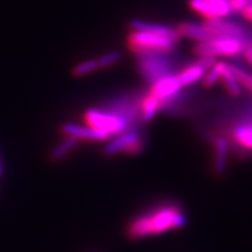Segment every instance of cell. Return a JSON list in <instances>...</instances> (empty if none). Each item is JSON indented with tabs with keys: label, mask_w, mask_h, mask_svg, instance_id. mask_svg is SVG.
Segmentation results:
<instances>
[{
	"label": "cell",
	"mask_w": 252,
	"mask_h": 252,
	"mask_svg": "<svg viewBox=\"0 0 252 252\" xmlns=\"http://www.w3.org/2000/svg\"><path fill=\"white\" fill-rule=\"evenodd\" d=\"M131 27L134 31H144V32H150V33L157 34V35H161L165 37H168L173 41H178L180 37L179 32L174 30V28L165 26V25L160 24H154V23H147V21L139 20V19H134L131 21Z\"/></svg>",
	"instance_id": "obj_11"
},
{
	"label": "cell",
	"mask_w": 252,
	"mask_h": 252,
	"mask_svg": "<svg viewBox=\"0 0 252 252\" xmlns=\"http://www.w3.org/2000/svg\"><path fill=\"white\" fill-rule=\"evenodd\" d=\"M229 69L231 71V74L237 78V81L241 84L249 89L250 91H252V75L248 74L247 71H244L243 69L236 67V65H230L229 64Z\"/></svg>",
	"instance_id": "obj_22"
},
{
	"label": "cell",
	"mask_w": 252,
	"mask_h": 252,
	"mask_svg": "<svg viewBox=\"0 0 252 252\" xmlns=\"http://www.w3.org/2000/svg\"><path fill=\"white\" fill-rule=\"evenodd\" d=\"M244 49L243 40L226 36H213L212 39L198 42L195 46V54L200 58L215 56H236Z\"/></svg>",
	"instance_id": "obj_2"
},
{
	"label": "cell",
	"mask_w": 252,
	"mask_h": 252,
	"mask_svg": "<svg viewBox=\"0 0 252 252\" xmlns=\"http://www.w3.org/2000/svg\"><path fill=\"white\" fill-rule=\"evenodd\" d=\"M77 144H78V140L75 139V138H71V137L64 138L61 143L56 145L54 149L52 150V152L49 154L50 160H53V161H59V160H61L62 158L67 156L68 153H70L71 151L77 146Z\"/></svg>",
	"instance_id": "obj_16"
},
{
	"label": "cell",
	"mask_w": 252,
	"mask_h": 252,
	"mask_svg": "<svg viewBox=\"0 0 252 252\" xmlns=\"http://www.w3.org/2000/svg\"><path fill=\"white\" fill-rule=\"evenodd\" d=\"M226 158H228V143L224 138L217 137L215 139V161H214V171L217 175H222L224 173Z\"/></svg>",
	"instance_id": "obj_13"
},
{
	"label": "cell",
	"mask_w": 252,
	"mask_h": 252,
	"mask_svg": "<svg viewBox=\"0 0 252 252\" xmlns=\"http://www.w3.org/2000/svg\"><path fill=\"white\" fill-rule=\"evenodd\" d=\"M84 119L88 126L111 135L123 133L127 128V121L119 115L112 112L89 109L84 113Z\"/></svg>",
	"instance_id": "obj_4"
},
{
	"label": "cell",
	"mask_w": 252,
	"mask_h": 252,
	"mask_svg": "<svg viewBox=\"0 0 252 252\" xmlns=\"http://www.w3.org/2000/svg\"><path fill=\"white\" fill-rule=\"evenodd\" d=\"M182 86L179 81L178 75H168V76L154 82L152 84V89H151V94H154L161 102H165V100L178 94Z\"/></svg>",
	"instance_id": "obj_10"
},
{
	"label": "cell",
	"mask_w": 252,
	"mask_h": 252,
	"mask_svg": "<svg viewBox=\"0 0 252 252\" xmlns=\"http://www.w3.org/2000/svg\"><path fill=\"white\" fill-rule=\"evenodd\" d=\"M141 143L139 139V133L137 131H127L122 133L119 137L110 141L104 149V153L108 156L119 153L127 152L131 154H135L140 152Z\"/></svg>",
	"instance_id": "obj_6"
},
{
	"label": "cell",
	"mask_w": 252,
	"mask_h": 252,
	"mask_svg": "<svg viewBox=\"0 0 252 252\" xmlns=\"http://www.w3.org/2000/svg\"><path fill=\"white\" fill-rule=\"evenodd\" d=\"M186 216L178 207H163L134 220L128 228V235L132 238H141L161 234L167 230L181 228L186 224Z\"/></svg>",
	"instance_id": "obj_1"
},
{
	"label": "cell",
	"mask_w": 252,
	"mask_h": 252,
	"mask_svg": "<svg viewBox=\"0 0 252 252\" xmlns=\"http://www.w3.org/2000/svg\"><path fill=\"white\" fill-rule=\"evenodd\" d=\"M245 58H247L249 63L252 65V47H249V48L245 49Z\"/></svg>",
	"instance_id": "obj_26"
},
{
	"label": "cell",
	"mask_w": 252,
	"mask_h": 252,
	"mask_svg": "<svg viewBox=\"0 0 252 252\" xmlns=\"http://www.w3.org/2000/svg\"><path fill=\"white\" fill-rule=\"evenodd\" d=\"M190 7L198 14L202 15L203 18H206L207 20L217 19L215 12L207 0H190Z\"/></svg>",
	"instance_id": "obj_19"
},
{
	"label": "cell",
	"mask_w": 252,
	"mask_h": 252,
	"mask_svg": "<svg viewBox=\"0 0 252 252\" xmlns=\"http://www.w3.org/2000/svg\"><path fill=\"white\" fill-rule=\"evenodd\" d=\"M234 139L245 150H252V123L237 126L234 131Z\"/></svg>",
	"instance_id": "obj_15"
},
{
	"label": "cell",
	"mask_w": 252,
	"mask_h": 252,
	"mask_svg": "<svg viewBox=\"0 0 252 252\" xmlns=\"http://www.w3.org/2000/svg\"><path fill=\"white\" fill-rule=\"evenodd\" d=\"M207 1L213 7L217 19L228 17L232 12L231 7H230L229 0H207Z\"/></svg>",
	"instance_id": "obj_21"
},
{
	"label": "cell",
	"mask_w": 252,
	"mask_h": 252,
	"mask_svg": "<svg viewBox=\"0 0 252 252\" xmlns=\"http://www.w3.org/2000/svg\"><path fill=\"white\" fill-rule=\"evenodd\" d=\"M122 59V53L118 50H112V52L105 53L100 58L97 60L99 67H109V65L115 64L119 60Z\"/></svg>",
	"instance_id": "obj_23"
},
{
	"label": "cell",
	"mask_w": 252,
	"mask_h": 252,
	"mask_svg": "<svg viewBox=\"0 0 252 252\" xmlns=\"http://www.w3.org/2000/svg\"><path fill=\"white\" fill-rule=\"evenodd\" d=\"M176 31L179 32L180 36H187L189 39L196 40L198 42H203L212 39V35L204 28L203 25H198L194 23H184L180 26L176 28Z\"/></svg>",
	"instance_id": "obj_12"
},
{
	"label": "cell",
	"mask_w": 252,
	"mask_h": 252,
	"mask_svg": "<svg viewBox=\"0 0 252 252\" xmlns=\"http://www.w3.org/2000/svg\"><path fill=\"white\" fill-rule=\"evenodd\" d=\"M216 63L215 58H201L200 61H197L194 64L189 65L185 68L180 74L178 75L179 81H180L181 86H190L195 82L203 78L204 74L208 69H210Z\"/></svg>",
	"instance_id": "obj_8"
},
{
	"label": "cell",
	"mask_w": 252,
	"mask_h": 252,
	"mask_svg": "<svg viewBox=\"0 0 252 252\" xmlns=\"http://www.w3.org/2000/svg\"><path fill=\"white\" fill-rule=\"evenodd\" d=\"M162 105V102L159 98H157L156 96L152 94H149L146 97L143 99L140 106V113L141 118L145 122H150L154 118V116L157 115L158 110L160 109V106Z\"/></svg>",
	"instance_id": "obj_14"
},
{
	"label": "cell",
	"mask_w": 252,
	"mask_h": 252,
	"mask_svg": "<svg viewBox=\"0 0 252 252\" xmlns=\"http://www.w3.org/2000/svg\"><path fill=\"white\" fill-rule=\"evenodd\" d=\"M226 63L224 62H216L212 68L206 72L203 76V84L206 87H212L217 81L222 78L223 70H224Z\"/></svg>",
	"instance_id": "obj_18"
},
{
	"label": "cell",
	"mask_w": 252,
	"mask_h": 252,
	"mask_svg": "<svg viewBox=\"0 0 252 252\" xmlns=\"http://www.w3.org/2000/svg\"><path fill=\"white\" fill-rule=\"evenodd\" d=\"M231 11H244L249 5H251V0H229Z\"/></svg>",
	"instance_id": "obj_24"
},
{
	"label": "cell",
	"mask_w": 252,
	"mask_h": 252,
	"mask_svg": "<svg viewBox=\"0 0 252 252\" xmlns=\"http://www.w3.org/2000/svg\"><path fill=\"white\" fill-rule=\"evenodd\" d=\"M62 132L67 137L75 138L80 140H94V141H103L108 140L110 135L104 133L102 131L96 130V128L90 127L88 125H78L75 123H64L62 125Z\"/></svg>",
	"instance_id": "obj_9"
},
{
	"label": "cell",
	"mask_w": 252,
	"mask_h": 252,
	"mask_svg": "<svg viewBox=\"0 0 252 252\" xmlns=\"http://www.w3.org/2000/svg\"><path fill=\"white\" fill-rule=\"evenodd\" d=\"M99 65H98V62H97V60H86V61L78 63L72 69V74H74V76L76 77H81V76H86V75L90 74V72H93L96 70V69H98Z\"/></svg>",
	"instance_id": "obj_20"
},
{
	"label": "cell",
	"mask_w": 252,
	"mask_h": 252,
	"mask_svg": "<svg viewBox=\"0 0 252 252\" xmlns=\"http://www.w3.org/2000/svg\"><path fill=\"white\" fill-rule=\"evenodd\" d=\"M202 25L212 36L235 37V39L239 40H243L245 36L243 27L239 26L238 24L232 23V21L224 20L222 18L207 20Z\"/></svg>",
	"instance_id": "obj_7"
},
{
	"label": "cell",
	"mask_w": 252,
	"mask_h": 252,
	"mask_svg": "<svg viewBox=\"0 0 252 252\" xmlns=\"http://www.w3.org/2000/svg\"><path fill=\"white\" fill-rule=\"evenodd\" d=\"M1 171H2V169H1V162H0V175H1Z\"/></svg>",
	"instance_id": "obj_27"
},
{
	"label": "cell",
	"mask_w": 252,
	"mask_h": 252,
	"mask_svg": "<svg viewBox=\"0 0 252 252\" xmlns=\"http://www.w3.org/2000/svg\"><path fill=\"white\" fill-rule=\"evenodd\" d=\"M175 41L144 31H133L128 35V46L138 54L166 53L174 48Z\"/></svg>",
	"instance_id": "obj_3"
},
{
	"label": "cell",
	"mask_w": 252,
	"mask_h": 252,
	"mask_svg": "<svg viewBox=\"0 0 252 252\" xmlns=\"http://www.w3.org/2000/svg\"><path fill=\"white\" fill-rule=\"evenodd\" d=\"M243 14H244V17L247 18V19H249V20H251L252 21V4L251 5H249L247 8L244 9L243 11Z\"/></svg>",
	"instance_id": "obj_25"
},
{
	"label": "cell",
	"mask_w": 252,
	"mask_h": 252,
	"mask_svg": "<svg viewBox=\"0 0 252 252\" xmlns=\"http://www.w3.org/2000/svg\"><path fill=\"white\" fill-rule=\"evenodd\" d=\"M222 80L223 83H224V87L226 88V90L229 91L230 94H232V96H238V94H241V83H239L237 78L231 74V71H230L229 69V64H225V68L222 74Z\"/></svg>",
	"instance_id": "obj_17"
},
{
	"label": "cell",
	"mask_w": 252,
	"mask_h": 252,
	"mask_svg": "<svg viewBox=\"0 0 252 252\" xmlns=\"http://www.w3.org/2000/svg\"><path fill=\"white\" fill-rule=\"evenodd\" d=\"M139 65L143 76L152 84L160 78L171 75V65L168 60L162 56V53L140 54Z\"/></svg>",
	"instance_id": "obj_5"
}]
</instances>
